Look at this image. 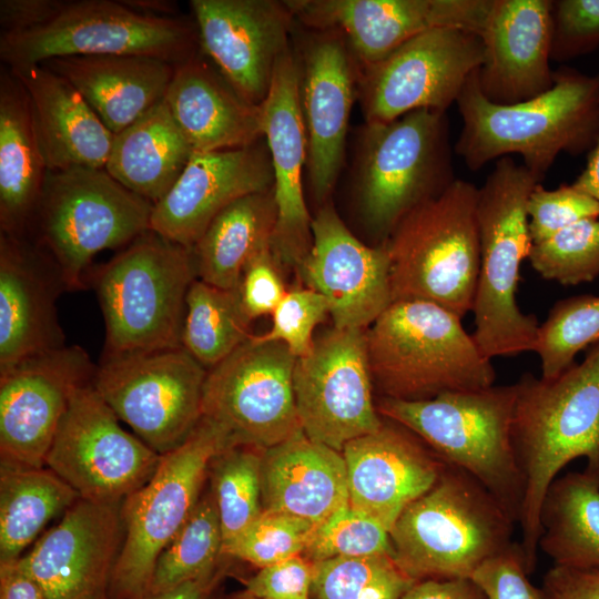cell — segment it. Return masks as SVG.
Listing matches in <instances>:
<instances>
[{
	"mask_svg": "<svg viewBox=\"0 0 599 599\" xmlns=\"http://www.w3.org/2000/svg\"><path fill=\"white\" fill-rule=\"evenodd\" d=\"M315 564L296 556L261 568L242 591L253 599H312Z\"/></svg>",
	"mask_w": 599,
	"mask_h": 599,
	"instance_id": "obj_51",
	"label": "cell"
},
{
	"mask_svg": "<svg viewBox=\"0 0 599 599\" xmlns=\"http://www.w3.org/2000/svg\"><path fill=\"white\" fill-rule=\"evenodd\" d=\"M47 166L31 122L27 92L8 67L0 73V233L27 235Z\"/></svg>",
	"mask_w": 599,
	"mask_h": 599,
	"instance_id": "obj_33",
	"label": "cell"
},
{
	"mask_svg": "<svg viewBox=\"0 0 599 599\" xmlns=\"http://www.w3.org/2000/svg\"><path fill=\"white\" fill-rule=\"evenodd\" d=\"M275 221L273 190L226 206L191 248L196 277L216 287L237 288L246 262L271 242Z\"/></svg>",
	"mask_w": 599,
	"mask_h": 599,
	"instance_id": "obj_36",
	"label": "cell"
},
{
	"mask_svg": "<svg viewBox=\"0 0 599 599\" xmlns=\"http://www.w3.org/2000/svg\"><path fill=\"white\" fill-rule=\"evenodd\" d=\"M205 58L200 49L176 64L164 97L193 151L238 149L264 139L261 105L243 100Z\"/></svg>",
	"mask_w": 599,
	"mask_h": 599,
	"instance_id": "obj_30",
	"label": "cell"
},
{
	"mask_svg": "<svg viewBox=\"0 0 599 599\" xmlns=\"http://www.w3.org/2000/svg\"><path fill=\"white\" fill-rule=\"evenodd\" d=\"M479 37L484 59L477 81L487 100L516 104L554 87L551 0H493Z\"/></svg>",
	"mask_w": 599,
	"mask_h": 599,
	"instance_id": "obj_27",
	"label": "cell"
},
{
	"mask_svg": "<svg viewBox=\"0 0 599 599\" xmlns=\"http://www.w3.org/2000/svg\"><path fill=\"white\" fill-rule=\"evenodd\" d=\"M315 31L296 60L307 138L306 167L314 197L325 204L344 161L359 70L338 32Z\"/></svg>",
	"mask_w": 599,
	"mask_h": 599,
	"instance_id": "obj_24",
	"label": "cell"
},
{
	"mask_svg": "<svg viewBox=\"0 0 599 599\" xmlns=\"http://www.w3.org/2000/svg\"><path fill=\"white\" fill-rule=\"evenodd\" d=\"M366 329L332 327L296 358L293 385L304 435L339 453L384 423L373 398Z\"/></svg>",
	"mask_w": 599,
	"mask_h": 599,
	"instance_id": "obj_16",
	"label": "cell"
},
{
	"mask_svg": "<svg viewBox=\"0 0 599 599\" xmlns=\"http://www.w3.org/2000/svg\"><path fill=\"white\" fill-rule=\"evenodd\" d=\"M599 343V296L577 295L557 301L539 324L532 352L540 361L541 377L554 378L583 349Z\"/></svg>",
	"mask_w": 599,
	"mask_h": 599,
	"instance_id": "obj_41",
	"label": "cell"
},
{
	"mask_svg": "<svg viewBox=\"0 0 599 599\" xmlns=\"http://www.w3.org/2000/svg\"><path fill=\"white\" fill-rule=\"evenodd\" d=\"M312 236L300 282L325 296L334 327L367 329L393 302L386 245L359 241L328 203L313 217Z\"/></svg>",
	"mask_w": 599,
	"mask_h": 599,
	"instance_id": "obj_22",
	"label": "cell"
},
{
	"mask_svg": "<svg viewBox=\"0 0 599 599\" xmlns=\"http://www.w3.org/2000/svg\"><path fill=\"white\" fill-rule=\"evenodd\" d=\"M63 0H1V34L35 29L50 21Z\"/></svg>",
	"mask_w": 599,
	"mask_h": 599,
	"instance_id": "obj_53",
	"label": "cell"
},
{
	"mask_svg": "<svg viewBox=\"0 0 599 599\" xmlns=\"http://www.w3.org/2000/svg\"><path fill=\"white\" fill-rule=\"evenodd\" d=\"M296 358L285 344L253 334L207 370L202 417L222 428L231 446L265 450L302 433L293 385Z\"/></svg>",
	"mask_w": 599,
	"mask_h": 599,
	"instance_id": "obj_14",
	"label": "cell"
},
{
	"mask_svg": "<svg viewBox=\"0 0 599 599\" xmlns=\"http://www.w3.org/2000/svg\"><path fill=\"white\" fill-rule=\"evenodd\" d=\"M0 599H45L40 586L17 561L0 565Z\"/></svg>",
	"mask_w": 599,
	"mask_h": 599,
	"instance_id": "obj_56",
	"label": "cell"
},
{
	"mask_svg": "<svg viewBox=\"0 0 599 599\" xmlns=\"http://www.w3.org/2000/svg\"><path fill=\"white\" fill-rule=\"evenodd\" d=\"M554 378L525 373L515 383L511 438L524 480L518 525L530 572L540 536L539 515L550 484L577 458L599 475V343Z\"/></svg>",
	"mask_w": 599,
	"mask_h": 599,
	"instance_id": "obj_1",
	"label": "cell"
},
{
	"mask_svg": "<svg viewBox=\"0 0 599 599\" xmlns=\"http://www.w3.org/2000/svg\"><path fill=\"white\" fill-rule=\"evenodd\" d=\"M314 564L312 599H402L416 582L390 555L334 558Z\"/></svg>",
	"mask_w": 599,
	"mask_h": 599,
	"instance_id": "obj_42",
	"label": "cell"
},
{
	"mask_svg": "<svg viewBox=\"0 0 599 599\" xmlns=\"http://www.w3.org/2000/svg\"><path fill=\"white\" fill-rule=\"evenodd\" d=\"M40 64L67 79L113 134L164 100L176 65L138 54L69 55Z\"/></svg>",
	"mask_w": 599,
	"mask_h": 599,
	"instance_id": "obj_32",
	"label": "cell"
},
{
	"mask_svg": "<svg viewBox=\"0 0 599 599\" xmlns=\"http://www.w3.org/2000/svg\"><path fill=\"white\" fill-rule=\"evenodd\" d=\"M540 589L545 599H599V569L554 565Z\"/></svg>",
	"mask_w": 599,
	"mask_h": 599,
	"instance_id": "obj_52",
	"label": "cell"
},
{
	"mask_svg": "<svg viewBox=\"0 0 599 599\" xmlns=\"http://www.w3.org/2000/svg\"><path fill=\"white\" fill-rule=\"evenodd\" d=\"M193 152L163 100L114 134L105 170L155 204L176 183Z\"/></svg>",
	"mask_w": 599,
	"mask_h": 599,
	"instance_id": "obj_34",
	"label": "cell"
},
{
	"mask_svg": "<svg viewBox=\"0 0 599 599\" xmlns=\"http://www.w3.org/2000/svg\"><path fill=\"white\" fill-rule=\"evenodd\" d=\"M476 200L477 187L456 179L397 224L384 243L393 302L426 301L460 318L473 312L480 271Z\"/></svg>",
	"mask_w": 599,
	"mask_h": 599,
	"instance_id": "obj_9",
	"label": "cell"
},
{
	"mask_svg": "<svg viewBox=\"0 0 599 599\" xmlns=\"http://www.w3.org/2000/svg\"><path fill=\"white\" fill-rule=\"evenodd\" d=\"M571 185L599 203V139L588 153L585 169Z\"/></svg>",
	"mask_w": 599,
	"mask_h": 599,
	"instance_id": "obj_57",
	"label": "cell"
},
{
	"mask_svg": "<svg viewBox=\"0 0 599 599\" xmlns=\"http://www.w3.org/2000/svg\"><path fill=\"white\" fill-rule=\"evenodd\" d=\"M263 133L273 166L276 221L271 247L285 271H298L312 247V221L303 190L307 138L296 57L288 48L277 60L261 104Z\"/></svg>",
	"mask_w": 599,
	"mask_h": 599,
	"instance_id": "obj_23",
	"label": "cell"
},
{
	"mask_svg": "<svg viewBox=\"0 0 599 599\" xmlns=\"http://www.w3.org/2000/svg\"><path fill=\"white\" fill-rule=\"evenodd\" d=\"M527 260L545 280L561 285L592 282L599 276V219L582 220L532 243Z\"/></svg>",
	"mask_w": 599,
	"mask_h": 599,
	"instance_id": "obj_43",
	"label": "cell"
},
{
	"mask_svg": "<svg viewBox=\"0 0 599 599\" xmlns=\"http://www.w3.org/2000/svg\"><path fill=\"white\" fill-rule=\"evenodd\" d=\"M295 20L345 40L359 72L409 39L438 28L480 35L493 0H291Z\"/></svg>",
	"mask_w": 599,
	"mask_h": 599,
	"instance_id": "obj_19",
	"label": "cell"
},
{
	"mask_svg": "<svg viewBox=\"0 0 599 599\" xmlns=\"http://www.w3.org/2000/svg\"><path fill=\"white\" fill-rule=\"evenodd\" d=\"M599 47V0H551L550 59L588 54Z\"/></svg>",
	"mask_w": 599,
	"mask_h": 599,
	"instance_id": "obj_48",
	"label": "cell"
},
{
	"mask_svg": "<svg viewBox=\"0 0 599 599\" xmlns=\"http://www.w3.org/2000/svg\"><path fill=\"white\" fill-rule=\"evenodd\" d=\"M63 291L57 267L28 235L0 233V370L65 346L55 305Z\"/></svg>",
	"mask_w": 599,
	"mask_h": 599,
	"instance_id": "obj_28",
	"label": "cell"
},
{
	"mask_svg": "<svg viewBox=\"0 0 599 599\" xmlns=\"http://www.w3.org/2000/svg\"><path fill=\"white\" fill-rule=\"evenodd\" d=\"M425 445L390 419L376 432L348 441L342 455L349 506L389 531L403 510L433 487L446 466Z\"/></svg>",
	"mask_w": 599,
	"mask_h": 599,
	"instance_id": "obj_26",
	"label": "cell"
},
{
	"mask_svg": "<svg viewBox=\"0 0 599 599\" xmlns=\"http://www.w3.org/2000/svg\"><path fill=\"white\" fill-rule=\"evenodd\" d=\"M238 291L195 278L185 298L181 346L207 370L245 343L253 334Z\"/></svg>",
	"mask_w": 599,
	"mask_h": 599,
	"instance_id": "obj_38",
	"label": "cell"
},
{
	"mask_svg": "<svg viewBox=\"0 0 599 599\" xmlns=\"http://www.w3.org/2000/svg\"><path fill=\"white\" fill-rule=\"evenodd\" d=\"M528 569L520 545L514 542L501 554L485 561L471 579L487 599H545L541 589L528 579Z\"/></svg>",
	"mask_w": 599,
	"mask_h": 599,
	"instance_id": "obj_50",
	"label": "cell"
},
{
	"mask_svg": "<svg viewBox=\"0 0 599 599\" xmlns=\"http://www.w3.org/2000/svg\"><path fill=\"white\" fill-rule=\"evenodd\" d=\"M484 59L474 32L438 28L423 32L359 72L366 123H384L416 110L446 112Z\"/></svg>",
	"mask_w": 599,
	"mask_h": 599,
	"instance_id": "obj_17",
	"label": "cell"
},
{
	"mask_svg": "<svg viewBox=\"0 0 599 599\" xmlns=\"http://www.w3.org/2000/svg\"><path fill=\"white\" fill-rule=\"evenodd\" d=\"M87 277L105 324L102 358L181 347L192 250L149 230Z\"/></svg>",
	"mask_w": 599,
	"mask_h": 599,
	"instance_id": "obj_6",
	"label": "cell"
},
{
	"mask_svg": "<svg viewBox=\"0 0 599 599\" xmlns=\"http://www.w3.org/2000/svg\"><path fill=\"white\" fill-rule=\"evenodd\" d=\"M80 496L48 467L0 465V565L11 564Z\"/></svg>",
	"mask_w": 599,
	"mask_h": 599,
	"instance_id": "obj_37",
	"label": "cell"
},
{
	"mask_svg": "<svg viewBox=\"0 0 599 599\" xmlns=\"http://www.w3.org/2000/svg\"><path fill=\"white\" fill-rule=\"evenodd\" d=\"M271 315V329L257 337L285 344L298 358L311 351L314 329L329 316V304L321 293L298 282L287 291Z\"/></svg>",
	"mask_w": 599,
	"mask_h": 599,
	"instance_id": "obj_46",
	"label": "cell"
},
{
	"mask_svg": "<svg viewBox=\"0 0 599 599\" xmlns=\"http://www.w3.org/2000/svg\"><path fill=\"white\" fill-rule=\"evenodd\" d=\"M201 51L246 102L261 105L295 18L286 1L191 0Z\"/></svg>",
	"mask_w": 599,
	"mask_h": 599,
	"instance_id": "obj_21",
	"label": "cell"
},
{
	"mask_svg": "<svg viewBox=\"0 0 599 599\" xmlns=\"http://www.w3.org/2000/svg\"><path fill=\"white\" fill-rule=\"evenodd\" d=\"M515 384L449 392L430 399L380 397L382 417L422 439L445 464L481 484L517 521L524 480L511 438Z\"/></svg>",
	"mask_w": 599,
	"mask_h": 599,
	"instance_id": "obj_7",
	"label": "cell"
},
{
	"mask_svg": "<svg viewBox=\"0 0 599 599\" xmlns=\"http://www.w3.org/2000/svg\"><path fill=\"white\" fill-rule=\"evenodd\" d=\"M317 526L286 514H262L229 546L223 556L237 558L261 568L301 556Z\"/></svg>",
	"mask_w": 599,
	"mask_h": 599,
	"instance_id": "obj_44",
	"label": "cell"
},
{
	"mask_svg": "<svg viewBox=\"0 0 599 599\" xmlns=\"http://www.w3.org/2000/svg\"><path fill=\"white\" fill-rule=\"evenodd\" d=\"M538 549L554 565L599 569V475L570 471L547 489Z\"/></svg>",
	"mask_w": 599,
	"mask_h": 599,
	"instance_id": "obj_35",
	"label": "cell"
},
{
	"mask_svg": "<svg viewBox=\"0 0 599 599\" xmlns=\"http://www.w3.org/2000/svg\"><path fill=\"white\" fill-rule=\"evenodd\" d=\"M262 454V449L253 446L233 445L211 460L209 487L221 522L223 549L263 511Z\"/></svg>",
	"mask_w": 599,
	"mask_h": 599,
	"instance_id": "obj_40",
	"label": "cell"
},
{
	"mask_svg": "<svg viewBox=\"0 0 599 599\" xmlns=\"http://www.w3.org/2000/svg\"><path fill=\"white\" fill-rule=\"evenodd\" d=\"M542 181L511 156L497 160L477 189L480 271L473 336L490 359L532 352L539 323L517 303L520 266L532 245L527 202Z\"/></svg>",
	"mask_w": 599,
	"mask_h": 599,
	"instance_id": "obj_4",
	"label": "cell"
},
{
	"mask_svg": "<svg viewBox=\"0 0 599 599\" xmlns=\"http://www.w3.org/2000/svg\"><path fill=\"white\" fill-rule=\"evenodd\" d=\"M199 50L194 20L144 14L122 0H63L41 27L0 34V59L8 68L98 54L149 55L179 64Z\"/></svg>",
	"mask_w": 599,
	"mask_h": 599,
	"instance_id": "obj_12",
	"label": "cell"
},
{
	"mask_svg": "<svg viewBox=\"0 0 599 599\" xmlns=\"http://www.w3.org/2000/svg\"><path fill=\"white\" fill-rule=\"evenodd\" d=\"M378 555L393 557L389 531L376 519L348 505L317 526L302 556L318 562Z\"/></svg>",
	"mask_w": 599,
	"mask_h": 599,
	"instance_id": "obj_45",
	"label": "cell"
},
{
	"mask_svg": "<svg viewBox=\"0 0 599 599\" xmlns=\"http://www.w3.org/2000/svg\"><path fill=\"white\" fill-rule=\"evenodd\" d=\"M285 272L272 251L271 242L262 245L246 262L237 291L251 322L271 315L285 296L288 291Z\"/></svg>",
	"mask_w": 599,
	"mask_h": 599,
	"instance_id": "obj_49",
	"label": "cell"
},
{
	"mask_svg": "<svg viewBox=\"0 0 599 599\" xmlns=\"http://www.w3.org/2000/svg\"><path fill=\"white\" fill-rule=\"evenodd\" d=\"M402 599H487V597L471 578H451L416 581Z\"/></svg>",
	"mask_w": 599,
	"mask_h": 599,
	"instance_id": "obj_54",
	"label": "cell"
},
{
	"mask_svg": "<svg viewBox=\"0 0 599 599\" xmlns=\"http://www.w3.org/2000/svg\"><path fill=\"white\" fill-rule=\"evenodd\" d=\"M527 214L531 242L538 243L582 220L599 219V203L571 184L548 190L539 183L528 199Z\"/></svg>",
	"mask_w": 599,
	"mask_h": 599,
	"instance_id": "obj_47",
	"label": "cell"
},
{
	"mask_svg": "<svg viewBox=\"0 0 599 599\" xmlns=\"http://www.w3.org/2000/svg\"><path fill=\"white\" fill-rule=\"evenodd\" d=\"M382 397L424 400L495 384L496 372L461 318L430 302L395 301L366 329Z\"/></svg>",
	"mask_w": 599,
	"mask_h": 599,
	"instance_id": "obj_5",
	"label": "cell"
},
{
	"mask_svg": "<svg viewBox=\"0 0 599 599\" xmlns=\"http://www.w3.org/2000/svg\"><path fill=\"white\" fill-rule=\"evenodd\" d=\"M206 374L181 346L102 358L92 383L116 417L164 455L201 422Z\"/></svg>",
	"mask_w": 599,
	"mask_h": 599,
	"instance_id": "obj_13",
	"label": "cell"
},
{
	"mask_svg": "<svg viewBox=\"0 0 599 599\" xmlns=\"http://www.w3.org/2000/svg\"><path fill=\"white\" fill-rule=\"evenodd\" d=\"M121 507L79 498L17 560L45 599H108L124 535Z\"/></svg>",
	"mask_w": 599,
	"mask_h": 599,
	"instance_id": "obj_20",
	"label": "cell"
},
{
	"mask_svg": "<svg viewBox=\"0 0 599 599\" xmlns=\"http://www.w3.org/2000/svg\"><path fill=\"white\" fill-rule=\"evenodd\" d=\"M455 180L446 112L423 109L365 124L355 186L363 225L376 245Z\"/></svg>",
	"mask_w": 599,
	"mask_h": 599,
	"instance_id": "obj_10",
	"label": "cell"
},
{
	"mask_svg": "<svg viewBox=\"0 0 599 599\" xmlns=\"http://www.w3.org/2000/svg\"><path fill=\"white\" fill-rule=\"evenodd\" d=\"M231 446L226 433L202 417L189 438L162 455L153 476L121 507L124 535L109 596L142 599L155 562L196 506L213 457Z\"/></svg>",
	"mask_w": 599,
	"mask_h": 599,
	"instance_id": "obj_11",
	"label": "cell"
},
{
	"mask_svg": "<svg viewBox=\"0 0 599 599\" xmlns=\"http://www.w3.org/2000/svg\"><path fill=\"white\" fill-rule=\"evenodd\" d=\"M154 204L105 169L48 171L27 235L57 267L67 291L85 287L92 258L150 230Z\"/></svg>",
	"mask_w": 599,
	"mask_h": 599,
	"instance_id": "obj_8",
	"label": "cell"
},
{
	"mask_svg": "<svg viewBox=\"0 0 599 599\" xmlns=\"http://www.w3.org/2000/svg\"><path fill=\"white\" fill-rule=\"evenodd\" d=\"M9 69L27 92L47 170L105 169L114 134L79 91L43 64Z\"/></svg>",
	"mask_w": 599,
	"mask_h": 599,
	"instance_id": "obj_29",
	"label": "cell"
},
{
	"mask_svg": "<svg viewBox=\"0 0 599 599\" xmlns=\"http://www.w3.org/2000/svg\"><path fill=\"white\" fill-rule=\"evenodd\" d=\"M129 8L154 17H177V4L167 0H122Z\"/></svg>",
	"mask_w": 599,
	"mask_h": 599,
	"instance_id": "obj_58",
	"label": "cell"
},
{
	"mask_svg": "<svg viewBox=\"0 0 599 599\" xmlns=\"http://www.w3.org/2000/svg\"><path fill=\"white\" fill-rule=\"evenodd\" d=\"M215 501L203 490L192 514L160 554L146 595L171 589L216 567L225 557Z\"/></svg>",
	"mask_w": 599,
	"mask_h": 599,
	"instance_id": "obj_39",
	"label": "cell"
},
{
	"mask_svg": "<svg viewBox=\"0 0 599 599\" xmlns=\"http://www.w3.org/2000/svg\"><path fill=\"white\" fill-rule=\"evenodd\" d=\"M92 382L73 392L45 467L80 498L123 502L153 476L162 455L122 428Z\"/></svg>",
	"mask_w": 599,
	"mask_h": 599,
	"instance_id": "obj_15",
	"label": "cell"
},
{
	"mask_svg": "<svg viewBox=\"0 0 599 599\" xmlns=\"http://www.w3.org/2000/svg\"><path fill=\"white\" fill-rule=\"evenodd\" d=\"M266 142L193 152L173 187L154 204L150 230L192 248L212 220L236 200L273 190Z\"/></svg>",
	"mask_w": 599,
	"mask_h": 599,
	"instance_id": "obj_25",
	"label": "cell"
},
{
	"mask_svg": "<svg viewBox=\"0 0 599 599\" xmlns=\"http://www.w3.org/2000/svg\"><path fill=\"white\" fill-rule=\"evenodd\" d=\"M456 103L463 129L455 152L473 171L519 154L522 164L542 181L560 153H589L599 139V74L561 68L547 92L502 105L483 95L476 70Z\"/></svg>",
	"mask_w": 599,
	"mask_h": 599,
	"instance_id": "obj_2",
	"label": "cell"
},
{
	"mask_svg": "<svg viewBox=\"0 0 599 599\" xmlns=\"http://www.w3.org/2000/svg\"><path fill=\"white\" fill-rule=\"evenodd\" d=\"M226 565L221 562L203 575L165 591L146 595L142 599H209L223 578Z\"/></svg>",
	"mask_w": 599,
	"mask_h": 599,
	"instance_id": "obj_55",
	"label": "cell"
},
{
	"mask_svg": "<svg viewBox=\"0 0 599 599\" xmlns=\"http://www.w3.org/2000/svg\"><path fill=\"white\" fill-rule=\"evenodd\" d=\"M517 521L475 478L445 466L389 530L393 559L413 580L471 578L515 541Z\"/></svg>",
	"mask_w": 599,
	"mask_h": 599,
	"instance_id": "obj_3",
	"label": "cell"
},
{
	"mask_svg": "<svg viewBox=\"0 0 599 599\" xmlns=\"http://www.w3.org/2000/svg\"><path fill=\"white\" fill-rule=\"evenodd\" d=\"M263 511L282 512L319 526L349 505L342 453L304 433L263 450Z\"/></svg>",
	"mask_w": 599,
	"mask_h": 599,
	"instance_id": "obj_31",
	"label": "cell"
},
{
	"mask_svg": "<svg viewBox=\"0 0 599 599\" xmlns=\"http://www.w3.org/2000/svg\"><path fill=\"white\" fill-rule=\"evenodd\" d=\"M230 599H253V598L244 595L243 592H240V593H236V595L232 596Z\"/></svg>",
	"mask_w": 599,
	"mask_h": 599,
	"instance_id": "obj_59",
	"label": "cell"
},
{
	"mask_svg": "<svg viewBox=\"0 0 599 599\" xmlns=\"http://www.w3.org/2000/svg\"><path fill=\"white\" fill-rule=\"evenodd\" d=\"M97 366L78 345L38 354L0 370L1 464L45 467L73 392Z\"/></svg>",
	"mask_w": 599,
	"mask_h": 599,
	"instance_id": "obj_18",
	"label": "cell"
}]
</instances>
